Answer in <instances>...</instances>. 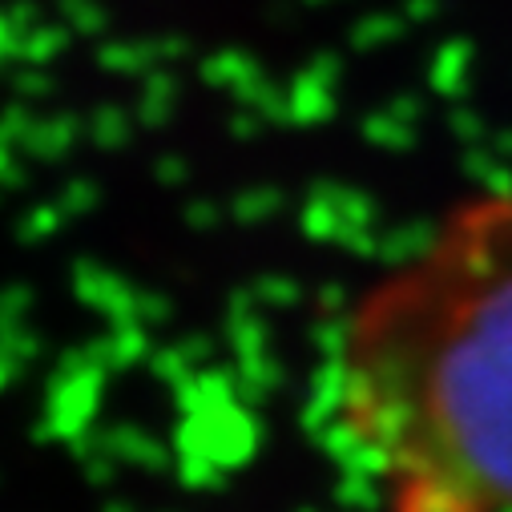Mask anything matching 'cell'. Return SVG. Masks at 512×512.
I'll return each mask as SVG.
<instances>
[{
    "instance_id": "obj_1",
    "label": "cell",
    "mask_w": 512,
    "mask_h": 512,
    "mask_svg": "<svg viewBox=\"0 0 512 512\" xmlns=\"http://www.w3.org/2000/svg\"><path fill=\"white\" fill-rule=\"evenodd\" d=\"M331 416L388 512H512V190L452 206L351 303Z\"/></svg>"
}]
</instances>
